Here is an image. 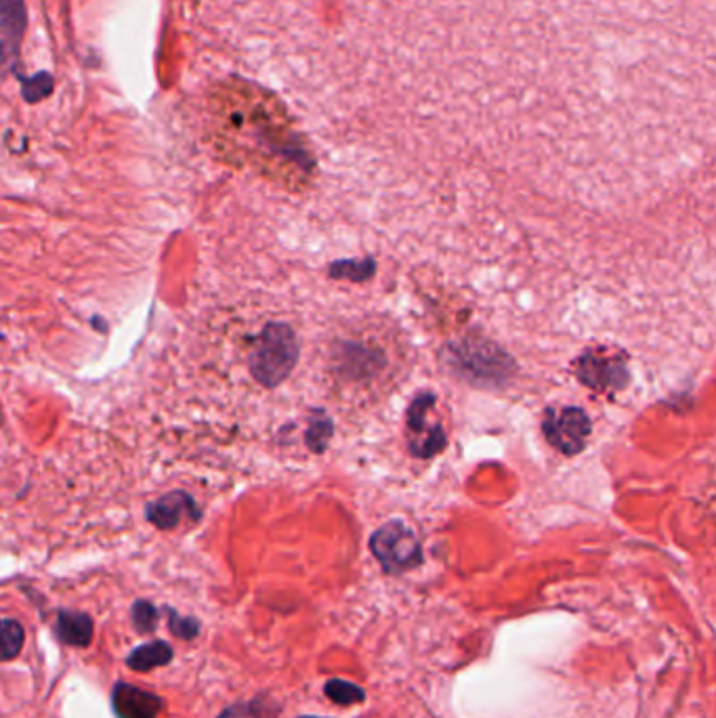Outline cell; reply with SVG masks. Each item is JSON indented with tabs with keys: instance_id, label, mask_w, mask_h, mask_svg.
Instances as JSON below:
<instances>
[{
	"instance_id": "1",
	"label": "cell",
	"mask_w": 716,
	"mask_h": 718,
	"mask_svg": "<svg viewBox=\"0 0 716 718\" xmlns=\"http://www.w3.org/2000/svg\"><path fill=\"white\" fill-rule=\"evenodd\" d=\"M299 347L297 336L286 324H269L259 334L255 349L250 353V374L263 387H278L297 366Z\"/></svg>"
},
{
	"instance_id": "2",
	"label": "cell",
	"mask_w": 716,
	"mask_h": 718,
	"mask_svg": "<svg viewBox=\"0 0 716 718\" xmlns=\"http://www.w3.org/2000/svg\"><path fill=\"white\" fill-rule=\"evenodd\" d=\"M370 551L387 574H404L423 561V548L410 527L391 521L370 538Z\"/></svg>"
},
{
	"instance_id": "3",
	"label": "cell",
	"mask_w": 716,
	"mask_h": 718,
	"mask_svg": "<svg viewBox=\"0 0 716 718\" xmlns=\"http://www.w3.org/2000/svg\"><path fill=\"white\" fill-rule=\"evenodd\" d=\"M544 435L559 452L576 456L591 435V420L580 408H565L561 412L549 410L544 416Z\"/></svg>"
},
{
	"instance_id": "4",
	"label": "cell",
	"mask_w": 716,
	"mask_h": 718,
	"mask_svg": "<svg viewBox=\"0 0 716 718\" xmlns=\"http://www.w3.org/2000/svg\"><path fill=\"white\" fill-rule=\"evenodd\" d=\"M26 26V0H0V78L17 72L15 66Z\"/></svg>"
},
{
	"instance_id": "5",
	"label": "cell",
	"mask_w": 716,
	"mask_h": 718,
	"mask_svg": "<svg viewBox=\"0 0 716 718\" xmlns=\"http://www.w3.org/2000/svg\"><path fill=\"white\" fill-rule=\"evenodd\" d=\"M435 404V397L425 393L408 412V431H410V450L418 458H431L446 448V433L439 429V425L429 422V410Z\"/></svg>"
},
{
	"instance_id": "6",
	"label": "cell",
	"mask_w": 716,
	"mask_h": 718,
	"mask_svg": "<svg viewBox=\"0 0 716 718\" xmlns=\"http://www.w3.org/2000/svg\"><path fill=\"white\" fill-rule=\"evenodd\" d=\"M112 708L118 718H158L164 702L152 691L116 683L112 689Z\"/></svg>"
},
{
	"instance_id": "7",
	"label": "cell",
	"mask_w": 716,
	"mask_h": 718,
	"mask_svg": "<svg viewBox=\"0 0 716 718\" xmlns=\"http://www.w3.org/2000/svg\"><path fill=\"white\" fill-rule=\"evenodd\" d=\"M192 513L196 519L200 511L192 496L185 492H171L147 506V521L154 523L158 530H175L185 515Z\"/></svg>"
},
{
	"instance_id": "8",
	"label": "cell",
	"mask_w": 716,
	"mask_h": 718,
	"mask_svg": "<svg viewBox=\"0 0 716 718\" xmlns=\"http://www.w3.org/2000/svg\"><path fill=\"white\" fill-rule=\"evenodd\" d=\"M580 378L588 387L595 389H620L626 385L628 372L620 362H614L609 357H584Z\"/></svg>"
},
{
	"instance_id": "9",
	"label": "cell",
	"mask_w": 716,
	"mask_h": 718,
	"mask_svg": "<svg viewBox=\"0 0 716 718\" xmlns=\"http://www.w3.org/2000/svg\"><path fill=\"white\" fill-rule=\"evenodd\" d=\"M93 632H95L93 618L89 614H84V611H72V609L57 611L55 635L61 643L84 649L93 643Z\"/></svg>"
},
{
	"instance_id": "10",
	"label": "cell",
	"mask_w": 716,
	"mask_h": 718,
	"mask_svg": "<svg viewBox=\"0 0 716 718\" xmlns=\"http://www.w3.org/2000/svg\"><path fill=\"white\" fill-rule=\"evenodd\" d=\"M171 660H173V647L166 641H152L133 649L131 656L126 658V664L137 672H150L154 668L166 666Z\"/></svg>"
},
{
	"instance_id": "11",
	"label": "cell",
	"mask_w": 716,
	"mask_h": 718,
	"mask_svg": "<svg viewBox=\"0 0 716 718\" xmlns=\"http://www.w3.org/2000/svg\"><path fill=\"white\" fill-rule=\"evenodd\" d=\"M26 643V632L17 620H0V662L15 660Z\"/></svg>"
},
{
	"instance_id": "12",
	"label": "cell",
	"mask_w": 716,
	"mask_h": 718,
	"mask_svg": "<svg viewBox=\"0 0 716 718\" xmlns=\"http://www.w3.org/2000/svg\"><path fill=\"white\" fill-rule=\"evenodd\" d=\"M19 82H21V95H24V99L28 103H38L42 99H47L51 93H53V87H55V80L49 72H38L34 76H24L19 72H13Z\"/></svg>"
},
{
	"instance_id": "13",
	"label": "cell",
	"mask_w": 716,
	"mask_h": 718,
	"mask_svg": "<svg viewBox=\"0 0 716 718\" xmlns=\"http://www.w3.org/2000/svg\"><path fill=\"white\" fill-rule=\"evenodd\" d=\"M324 693H326V698H330L334 704H339V706H353V704H360L366 700L364 689H360L353 683H347L343 679L328 681L324 687Z\"/></svg>"
},
{
	"instance_id": "14",
	"label": "cell",
	"mask_w": 716,
	"mask_h": 718,
	"mask_svg": "<svg viewBox=\"0 0 716 718\" xmlns=\"http://www.w3.org/2000/svg\"><path fill=\"white\" fill-rule=\"evenodd\" d=\"M131 616L135 628L141 632V635H150V632H154L158 626V609L145 599L133 603Z\"/></svg>"
},
{
	"instance_id": "15",
	"label": "cell",
	"mask_w": 716,
	"mask_h": 718,
	"mask_svg": "<svg viewBox=\"0 0 716 718\" xmlns=\"http://www.w3.org/2000/svg\"><path fill=\"white\" fill-rule=\"evenodd\" d=\"M330 433H332L330 420L322 412H315V416L311 418V427L307 431L309 448L315 452H322L326 448V441L330 439Z\"/></svg>"
},
{
	"instance_id": "16",
	"label": "cell",
	"mask_w": 716,
	"mask_h": 718,
	"mask_svg": "<svg viewBox=\"0 0 716 718\" xmlns=\"http://www.w3.org/2000/svg\"><path fill=\"white\" fill-rule=\"evenodd\" d=\"M166 614H168V628H171V632L175 637L187 639V641H192V639L198 637L200 622L196 618L179 616L175 609H166Z\"/></svg>"
},
{
	"instance_id": "17",
	"label": "cell",
	"mask_w": 716,
	"mask_h": 718,
	"mask_svg": "<svg viewBox=\"0 0 716 718\" xmlns=\"http://www.w3.org/2000/svg\"><path fill=\"white\" fill-rule=\"evenodd\" d=\"M219 718H276L271 714L269 706L259 702H248L227 708Z\"/></svg>"
},
{
	"instance_id": "18",
	"label": "cell",
	"mask_w": 716,
	"mask_h": 718,
	"mask_svg": "<svg viewBox=\"0 0 716 718\" xmlns=\"http://www.w3.org/2000/svg\"><path fill=\"white\" fill-rule=\"evenodd\" d=\"M299 718H322V716H299Z\"/></svg>"
},
{
	"instance_id": "19",
	"label": "cell",
	"mask_w": 716,
	"mask_h": 718,
	"mask_svg": "<svg viewBox=\"0 0 716 718\" xmlns=\"http://www.w3.org/2000/svg\"><path fill=\"white\" fill-rule=\"evenodd\" d=\"M0 339H3V334H0Z\"/></svg>"
}]
</instances>
